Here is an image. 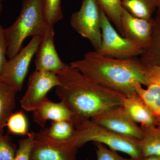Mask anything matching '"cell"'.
<instances>
[{
    "label": "cell",
    "mask_w": 160,
    "mask_h": 160,
    "mask_svg": "<svg viewBox=\"0 0 160 160\" xmlns=\"http://www.w3.org/2000/svg\"><path fill=\"white\" fill-rule=\"evenodd\" d=\"M56 94L70 111L75 128L122 105L126 96L104 87L67 65L57 74Z\"/></svg>",
    "instance_id": "cell-1"
},
{
    "label": "cell",
    "mask_w": 160,
    "mask_h": 160,
    "mask_svg": "<svg viewBox=\"0 0 160 160\" xmlns=\"http://www.w3.org/2000/svg\"><path fill=\"white\" fill-rule=\"evenodd\" d=\"M69 66L106 88L126 96L136 93L138 85L149 83L148 67L138 57L120 59L89 51Z\"/></svg>",
    "instance_id": "cell-2"
},
{
    "label": "cell",
    "mask_w": 160,
    "mask_h": 160,
    "mask_svg": "<svg viewBox=\"0 0 160 160\" xmlns=\"http://www.w3.org/2000/svg\"><path fill=\"white\" fill-rule=\"evenodd\" d=\"M50 27L45 18L42 0H22L19 15L5 29L7 57L9 59L17 54L27 38L42 37Z\"/></svg>",
    "instance_id": "cell-3"
},
{
    "label": "cell",
    "mask_w": 160,
    "mask_h": 160,
    "mask_svg": "<svg viewBox=\"0 0 160 160\" xmlns=\"http://www.w3.org/2000/svg\"><path fill=\"white\" fill-rule=\"evenodd\" d=\"M69 142L79 149L88 142L101 143L109 149L119 151L137 160L142 159L139 141L120 135L97 124L91 120L82 123L76 128Z\"/></svg>",
    "instance_id": "cell-4"
},
{
    "label": "cell",
    "mask_w": 160,
    "mask_h": 160,
    "mask_svg": "<svg viewBox=\"0 0 160 160\" xmlns=\"http://www.w3.org/2000/svg\"><path fill=\"white\" fill-rule=\"evenodd\" d=\"M101 11L97 0H82L80 9L70 18L72 27L89 41L95 51L102 42Z\"/></svg>",
    "instance_id": "cell-5"
},
{
    "label": "cell",
    "mask_w": 160,
    "mask_h": 160,
    "mask_svg": "<svg viewBox=\"0 0 160 160\" xmlns=\"http://www.w3.org/2000/svg\"><path fill=\"white\" fill-rule=\"evenodd\" d=\"M101 14L102 42L99 49L95 51L102 55L116 58H129L141 55L143 49L120 34L102 9Z\"/></svg>",
    "instance_id": "cell-6"
},
{
    "label": "cell",
    "mask_w": 160,
    "mask_h": 160,
    "mask_svg": "<svg viewBox=\"0 0 160 160\" xmlns=\"http://www.w3.org/2000/svg\"><path fill=\"white\" fill-rule=\"evenodd\" d=\"M42 37L32 38L29 44L7 61L0 79L17 91H21L28 73L29 65L36 53Z\"/></svg>",
    "instance_id": "cell-7"
},
{
    "label": "cell",
    "mask_w": 160,
    "mask_h": 160,
    "mask_svg": "<svg viewBox=\"0 0 160 160\" xmlns=\"http://www.w3.org/2000/svg\"><path fill=\"white\" fill-rule=\"evenodd\" d=\"M78 149L69 141L50 139L41 130L35 133L30 160H76Z\"/></svg>",
    "instance_id": "cell-8"
},
{
    "label": "cell",
    "mask_w": 160,
    "mask_h": 160,
    "mask_svg": "<svg viewBox=\"0 0 160 160\" xmlns=\"http://www.w3.org/2000/svg\"><path fill=\"white\" fill-rule=\"evenodd\" d=\"M60 85L56 74L35 70L29 76L27 90L20 101L22 108L33 111L47 98L49 90Z\"/></svg>",
    "instance_id": "cell-9"
},
{
    "label": "cell",
    "mask_w": 160,
    "mask_h": 160,
    "mask_svg": "<svg viewBox=\"0 0 160 160\" xmlns=\"http://www.w3.org/2000/svg\"><path fill=\"white\" fill-rule=\"evenodd\" d=\"M91 121L120 135L133 139H142L144 130L129 117L120 106L92 118Z\"/></svg>",
    "instance_id": "cell-10"
},
{
    "label": "cell",
    "mask_w": 160,
    "mask_h": 160,
    "mask_svg": "<svg viewBox=\"0 0 160 160\" xmlns=\"http://www.w3.org/2000/svg\"><path fill=\"white\" fill-rule=\"evenodd\" d=\"M154 24V18L149 20L140 18L122 8L121 34L143 49L149 44Z\"/></svg>",
    "instance_id": "cell-11"
},
{
    "label": "cell",
    "mask_w": 160,
    "mask_h": 160,
    "mask_svg": "<svg viewBox=\"0 0 160 160\" xmlns=\"http://www.w3.org/2000/svg\"><path fill=\"white\" fill-rule=\"evenodd\" d=\"M54 31L50 26L42 37L35 61L36 70L57 74L66 68L67 64L60 58L54 45Z\"/></svg>",
    "instance_id": "cell-12"
},
{
    "label": "cell",
    "mask_w": 160,
    "mask_h": 160,
    "mask_svg": "<svg viewBox=\"0 0 160 160\" xmlns=\"http://www.w3.org/2000/svg\"><path fill=\"white\" fill-rule=\"evenodd\" d=\"M32 112L33 121L42 128L44 127L49 120L69 121L72 122L71 112L65 104L62 102H54L47 98Z\"/></svg>",
    "instance_id": "cell-13"
},
{
    "label": "cell",
    "mask_w": 160,
    "mask_h": 160,
    "mask_svg": "<svg viewBox=\"0 0 160 160\" xmlns=\"http://www.w3.org/2000/svg\"><path fill=\"white\" fill-rule=\"evenodd\" d=\"M122 106L136 123H139L143 128L156 127L158 120L149 108L140 98L137 93L125 98Z\"/></svg>",
    "instance_id": "cell-14"
},
{
    "label": "cell",
    "mask_w": 160,
    "mask_h": 160,
    "mask_svg": "<svg viewBox=\"0 0 160 160\" xmlns=\"http://www.w3.org/2000/svg\"><path fill=\"white\" fill-rule=\"evenodd\" d=\"M156 12L151 38L143 49L140 59L147 66L160 67V11Z\"/></svg>",
    "instance_id": "cell-15"
},
{
    "label": "cell",
    "mask_w": 160,
    "mask_h": 160,
    "mask_svg": "<svg viewBox=\"0 0 160 160\" xmlns=\"http://www.w3.org/2000/svg\"><path fill=\"white\" fill-rule=\"evenodd\" d=\"M18 92L0 79V136L3 135L7 120L15 108Z\"/></svg>",
    "instance_id": "cell-16"
},
{
    "label": "cell",
    "mask_w": 160,
    "mask_h": 160,
    "mask_svg": "<svg viewBox=\"0 0 160 160\" xmlns=\"http://www.w3.org/2000/svg\"><path fill=\"white\" fill-rule=\"evenodd\" d=\"M144 89L142 85L136 87L138 95L149 108L158 120L160 119V84L155 81H151Z\"/></svg>",
    "instance_id": "cell-17"
},
{
    "label": "cell",
    "mask_w": 160,
    "mask_h": 160,
    "mask_svg": "<svg viewBox=\"0 0 160 160\" xmlns=\"http://www.w3.org/2000/svg\"><path fill=\"white\" fill-rule=\"evenodd\" d=\"M122 8L136 17L149 20L157 10V0H122Z\"/></svg>",
    "instance_id": "cell-18"
},
{
    "label": "cell",
    "mask_w": 160,
    "mask_h": 160,
    "mask_svg": "<svg viewBox=\"0 0 160 160\" xmlns=\"http://www.w3.org/2000/svg\"><path fill=\"white\" fill-rule=\"evenodd\" d=\"M142 129L144 136L139 144L143 157H160V129L156 126Z\"/></svg>",
    "instance_id": "cell-19"
},
{
    "label": "cell",
    "mask_w": 160,
    "mask_h": 160,
    "mask_svg": "<svg viewBox=\"0 0 160 160\" xmlns=\"http://www.w3.org/2000/svg\"><path fill=\"white\" fill-rule=\"evenodd\" d=\"M75 129L74 125L70 121H52L50 127L42 131L50 139L65 142L72 138Z\"/></svg>",
    "instance_id": "cell-20"
},
{
    "label": "cell",
    "mask_w": 160,
    "mask_h": 160,
    "mask_svg": "<svg viewBox=\"0 0 160 160\" xmlns=\"http://www.w3.org/2000/svg\"><path fill=\"white\" fill-rule=\"evenodd\" d=\"M98 3L107 17L113 23L120 34L122 0H97Z\"/></svg>",
    "instance_id": "cell-21"
},
{
    "label": "cell",
    "mask_w": 160,
    "mask_h": 160,
    "mask_svg": "<svg viewBox=\"0 0 160 160\" xmlns=\"http://www.w3.org/2000/svg\"><path fill=\"white\" fill-rule=\"evenodd\" d=\"M44 15L49 26L55 24L64 18L62 8V0H42Z\"/></svg>",
    "instance_id": "cell-22"
},
{
    "label": "cell",
    "mask_w": 160,
    "mask_h": 160,
    "mask_svg": "<svg viewBox=\"0 0 160 160\" xmlns=\"http://www.w3.org/2000/svg\"><path fill=\"white\" fill-rule=\"evenodd\" d=\"M6 126L10 133L25 136L29 134L27 118L22 111H18L10 116Z\"/></svg>",
    "instance_id": "cell-23"
},
{
    "label": "cell",
    "mask_w": 160,
    "mask_h": 160,
    "mask_svg": "<svg viewBox=\"0 0 160 160\" xmlns=\"http://www.w3.org/2000/svg\"><path fill=\"white\" fill-rule=\"evenodd\" d=\"M35 133L32 132L26 138L19 140L18 148L17 149L13 160H30V154L34 142Z\"/></svg>",
    "instance_id": "cell-24"
},
{
    "label": "cell",
    "mask_w": 160,
    "mask_h": 160,
    "mask_svg": "<svg viewBox=\"0 0 160 160\" xmlns=\"http://www.w3.org/2000/svg\"><path fill=\"white\" fill-rule=\"evenodd\" d=\"M17 149L9 136L3 134L0 136V160H13Z\"/></svg>",
    "instance_id": "cell-25"
},
{
    "label": "cell",
    "mask_w": 160,
    "mask_h": 160,
    "mask_svg": "<svg viewBox=\"0 0 160 160\" xmlns=\"http://www.w3.org/2000/svg\"><path fill=\"white\" fill-rule=\"evenodd\" d=\"M94 143L97 148V160H141L135 159L131 158H126L122 157L117 154L115 151L108 149L103 144L98 143Z\"/></svg>",
    "instance_id": "cell-26"
},
{
    "label": "cell",
    "mask_w": 160,
    "mask_h": 160,
    "mask_svg": "<svg viewBox=\"0 0 160 160\" xmlns=\"http://www.w3.org/2000/svg\"><path fill=\"white\" fill-rule=\"evenodd\" d=\"M7 44L6 41L5 29L0 25V76L7 61Z\"/></svg>",
    "instance_id": "cell-27"
},
{
    "label": "cell",
    "mask_w": 160,
    "mask_h": 160,
    "mask_svg": "<svg viewBox=\"0 0 160 160\" xmlns=\"http://www.w3.org/2000/svg\"><path fill=\"white\" fill-rule=\"evenodd\" d=\"M148 66L149 82L155 81L160 84V67Z\"/></svg>",
    "instance_id": "cell-28"
},
{
    "label": "cell",
    "mask_w": 160,
    "mask_h": 160,
    "mask_svg": "<svg viewBox=\"0 0 160 160\" xmlns=\"http://www.w3.org/2000/svg\"><path fill=\"white\" fill-rule=\"evenodd\" d=\"M141 160H160V157L150 156L143 158Z\"/></svg>",
    "instance_id": "cell-29"
},
{
    "label": "cell",
    "mask_w": 160,
    "mask_h": 160,
    "mask_svg": "<svg viewBox=\"0 0 160 160\" xmlns=\"http://www.w3.org/2000/svg\"><path fill=\"white\" fill-rule=\"evenodd\" d=\"M5 0H0V15L2 13V11L3 5L2 2Z\"/></svg>",
    "instance_id": "cell-30"
},
{
    "label": "cell",
    "mask_w": 160,
    "mask_h": 160,
    "mask_svg": "<svg viewBox=\"0 0 160 160\" xmlns=\"http://www.w3.org/2000/svg\"><path fill=\"white\" fill-rule=\"evenodd\" d=\"M157 10L160 11V0H157Z\"/></svg>",
    "instance_id": "cell-31"
},
{
    "label": "cell",
    "mask_w": 160,
    "mask_h": 160,
    "mask_svg": "<svg viewBox=\"0 0 160 160\" xmlns=\"http://www.w3.org/2000/svg\"><path fill=\"white\" fill-rule=\"evenodd\" d=\"M156 127H157L158 128L160 129V119L158 120L157 125Z\"/></svg>",
    "instance_id": "cell-32"
}]
</instances>
